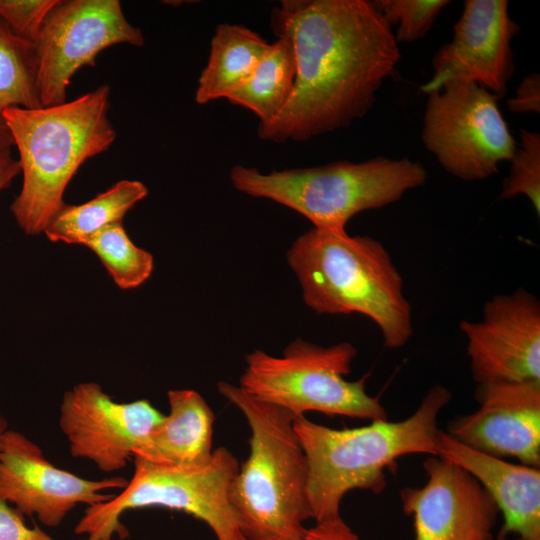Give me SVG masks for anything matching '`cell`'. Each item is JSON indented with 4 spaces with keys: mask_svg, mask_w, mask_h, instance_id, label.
Instances as JSON below:
<instances>
[{
    "mask_svg": "<svg viewBox=\"0 0 540 540\" xmlns=\"http://www.w3.org/2000/svg\"><path fill=\"white\" fill-rule=\"evenodd\" d=\"M286 256L311 310L362 314L379 327L389 349L410 340L411 306L402 276L381 242L313 227L294 241Z\"/></svg>",
    "mask_w": 540,
    "mask_h": 540,
    "instance_id": "277c9868",
    "label": "cell"
},
{
    "mask_svg": "<svg viewBox=\"0 0 540 540\" xmlns=\"http://www.w3.org/2000/svg\"><path fill=\"white\" fill-rule=\"evenodd\" d=\"M467 356L477 385L540 381V302L518 288L484 304L479 322L462 320Z\"/></svg>",
    "mask_w": 540,
    "mask_h": 540,
    "instance_id": "5bb4252c",
    "label": "cell"
},
{
    "mask_svg": "<svg viewBox=\"0 0 540 540\" xmlns=\"http://www.w3.org/2000/svg\"><path fill=\"white\" fill-rule=\"evenodd\" d=\"M35 45L14 34L0 18V149L11 150L13 140L3 113L8 108L42 107Z\"/></svg>",
    "mask_w": 540,
    "mask_h": 540,
    "instance_id": "7402d4cb",
    "label": "cell"
},
{
    "mask_svg": "<svg viewBox=\"0 0 540 540\" xmlns=\"http://www.w3.org/2000/svg\"><path fill=\"white\" fill-rule=\"evenodd\" d=\"M451 397L449 389L434 385L406 419L373 420L356 428L334 429L297 416L294 430L307 460L311 518L339 516L341 501L351 490L383 492L387 472L403 456H437V419Z\"/></svg>",
    "mask_w": 540,
    "mask_h": 540,
    "instance_id": "7a4b0ae2",
    "label": "cell"
},
{
    "mask_svg": "<svg viewBox=\"0 0 540 540\" xmlns=\"http://www.w3.org/2000/svg\"><path fill=\"white\" fill-rule=\"evenodd\" d=\"M169 413L134 450L133 457L163 466H195L212 455L215 416L205 401L191 389L167 393Z\"/></svg>",
    "mask_w": 540,
    "mask_h": 540,
    "instance_id": "ac0fdd59",
    "label": "cell"
},
{
    "mask_svg": "<svg viewBox=\"0 0 540 540\" xmlns=\"http://www.w3.org/2000/svg\"><path fill=\"white\" fill-rule=\"evenodd\" d=\"M520 142L511 159L510 173L503 180L499 199L523 195L540 215V134L522 128Z\"/></svg>",
    "mask_w": 540,
    "mask_h": 540,
    "instance_id": "cb8c5ba5",
    "label": "cell"
},
{
    "mask_svg": "<svg viewBox=\"0 0 540 540\" xmlns=\"http://www.w3.org/2000/svg\"><path fill=\"white\" fill-rule=\"evenodd\" d=\"M109 98L105 84L61 104L4 111L22 174V187L10 210L25 234L45 231L65 205V189L80 166L115 141Z\"/></svg>",
    "mask_w": 540,
    "mask_h": 540,
    "instance_id": "3957f363",
    "label": "cell"
},
{
    "mask_svg": "<svg viewBox=\"0 0 540 540\" xmlns=\"http://www.w3.org/2000/svg\"><path fill=\"white\" fill-rule=\"evenodd\" d=\"M134 473L110 500L88 506L75 533L90 539L127 536L121 516L133 509L164 507L192 515L212 530L217 540H246L230 502V487L239 462L226 447L195 466H163L133 457Z\"/></svg>",
    "mask_w": 540,
    "mask_h": 540,
    "instance_id": "52a82bcc",
    "label": "cell"
},
{
    "mask_svg": "<svg viewBox=\"0 0 540 540\" xmlns=\"http://www.w3.org/2000/svg\"><path fill=\"white\" fill-rule=\"evenodd\" d=\"M296 540H361V538L339 515L315 521L314 525L306 527Z\"/></svg>",
    "mask_w": 540,
    "mask_h": 540,
    "instance_id": "f1b7e54d",
    "label": "cell"
},
{
    "mask_svg": "<svg viewBox=\"0 0 540 540\" xmlns=\"http://www.w3.org/2000/svg\"><path fill=\"white\" fill-rule=\"evenodd\" d=\"M508 8L506 0H466L453 38L433 56L432 77L421 91L428 94L465 81L503 97L515 70L511 42L520 32Z\"/></svg>",
    "mask_w": 540,
    "mask_h": 540,
    "instance_id": "4fadbf2b",
    "label": "cell"
},
{
    "mask_svg": "<svg viewBox=\"0 0 540 540\" xmlns=\"http://www.w3.org/2000/svg\"><path fill=\"white\" fill-rule=\"evenodd\" d=\"M437 456L466 470L493 498L503 516L497 538L540 540V469L511 463L473 450L445 431L438 435Z\"/></svg>",
    "mask_w": 540,
    "mask_h": 540,
    "instance_id": "e0dca14e",
    "label": "cell"
},
{
    "mask_svg": "<svg viewBox=\"0 0 540 540\" xmlns=\"http://www.w3.org/2000/svg\"><path fill=\"white\" fill-rule=\"evenodd\" d=\"M510 112L537 113L540 112V76L534 72L525 76L519 83L514 97L507 101Z\"/></svg>",
    "mask_w": 540,
    "mask_h": 540,
    "instance_id": "83f0119b",
    "label": "cell"
},
{
    "mask_svg": "<svg viewBox=\"0 0 540 540\" xmlns=\"http://www.w3.org/2000/svg\"><path fill=\"white\" fill-rule=\"evenodd\" d=\"M163 417L147 399L119 403L98 383L82 382L64 394L59 426L72 457L111 473L133 459L134 450Z\"/></svg>",
    "mask_w": 540,
    "mask_h": 540,
    "instance_id": "7c38bea8",
    "label": "cell"
},
{
    "mask_svg": "<svg viewBox=\"0 0 540 540\" xmlns=\"http://www.w3.org/2000/svg\"><path fill=\"white\" fill-rule=\"evenodd\" d=\"M60 0H0V18L21 39L35 44L44 21Z\"/></svg>",
    "mask_w": 540,
    "mask_h": 540,
    "instance_id": "484cf974",
    "label": "cell"
},
{
    "mask_svg": "<svg viewBox=\"0 0 540 540\" xmlns=\"http://www.w3.org/2000/svg\"><path fill=\"white\" fill-rule=\"evenodd\" d=\"M147 194L148 189L142 182L120 180L85 203H65L43 234L51 242L84 245L98 231L122 222L126 213Z\"/></svg>",
    "mask_w": 540,
    "mask_h": 540,
    "instance_id": "ffe728a7",
    "label": "cell"
},
{
    "mask_svg": "<svg viewBox=\"0 0 540 540\" xmlns=\"http://www.w3.org/2000/svg\"><path fill=\"white\" fill-rule=\"evenodd\" d=\"M297 75L291 41L280 37L258 63L247 81L231 93L227 100L253 112L259 123L277 117L294 91Z\"/></svg>",
    "mask_w": 540,
    "mask_h": 540,
    "instance_id": "44dd1931",
    "label": "cell"
},
{
    "mask_svg": "<svg viewBox=\"0 0 540 540\" xmlns=\"http://www.w3.org/2000/svg\"><path fill=\"white\" fill-rule=\"evenodd\" d=\"M116 476L90 480L57 468L24 434L7 430L0 447V499L48 527L59 526L78 504L110 500L108 489L126 487Z\"/></svg>",
    "mask_w": 540,
    "mask_h": 540,
    "instance_id": "8fae6325",
    "label": "cell"
},
{
    "mask_svg": "<svg viewBox=\"0 0 540 540\" xmlns=\"http://www.w3.org/2000/svg\"><path fill=\"white\" fill-rule=\"evenodd\" d=\"M84 246L98 256L114 283L121 289L136 288L152 274L153 256L131 241L122 222L98 231Z\"/></svg>",
    "mask_w": 540,
    "mask_h": 540,
    "instance_id": "603a6c76",
    "label": "cell"
},
{
    "mask_svg": "<svg viewBox=\"0 0 540 540\" xmlns=\"http://www.w3.org/2000/svg\"><path fill=\"white\" fill-rule=\"evenodd\" d=\"M20 174L17 159L11 155V150L0 149V192L7 189Z\"/></svg>",
    "mask_w": 540,
    "mask_h": 540,
    "instance_id": "f546056e",
    "label": "cell"
},
{
    "mask_svg": "<svg viewBox=\"0 0 540 540\" xmlns=\"http://www.w3.org/2000/svg\"><path fill=\"white\" fill-rule=\"evenodd\" d=\"M497 540H506V538H497Z\"/></svg>",
    "mask_w": 540,
    "mask_h": 540,
    "instance_id": "d6a6232c",
    "label": "cell"
},
{
    "mask_svg": "<svg viewBox=\"0 0 540 540\" xmlns=\"http://www.w3.org/2000/svg\"><path fill=\"white\" fill-rule=\"evenodd\" d=\"M357 349L349 342L328 347L296 339L276 357L262 350L246 355L239 387L250 396L296 416L308 411L366 420L388 419L377 397L366 391L367 375L349 381Z\"/></svg>",
    "mask_w": 540,
    "mask_h": 540,
    "instance_id": "ba28073f",
    "label": "cell"
},
{
    "mask_svg": "<svg viewBox=\"0 0 540 540\" xmlns=\"http://www.w3.org/2000/svg\"><path fill=\"white\" fill-rule=\"evenodd\" d=\"M478 408L447 425L449 436L484 454L540 467V381L477 385Z\"/></svg>",
    "mask_w": 540,
    "mask_h": 540,
    "instance_id": "2e32d148",
    "label": "cell"
},
{
    "mask_svg": "<svg viewBox=\"0 0 540 540\" xmlns=\"http://www.w3.org/2000/svg\"><path fill=\"white\" fill-rule=\"evenodd\" d=\"M421 139L443 169L464 181L499 172L516 148L496 95L474 82L457 81L427 94Z\"/></svg>",
    "mask_w": 540,
    "mask_h": 540,
    "instance_id": "9c48e42d",
    "label": "cell"
},
{
    "mask_svg": "<svg viewBox=\"0 0 540 540\" xmlns=\"http://www.w3.org/2000/svg\"><path fill=\"white\" fill-rule=\"evenodd\" d=\"M0 540H54L38 526L28 527L24 515L0 499Z\"/></svg>",
    "mask_w": 540,
    "mask_h": 540,
    "instance_id": "4316f807",
    "label": "cell"
},
{
    "mask_svg": "<svg viewBox=\"0 0 540 540\" xmlns=\"http://www.w3.org/2000/svg\"><path fill=\"white\" fill-rule=\"evenodd\" d=\"M84 540H103V539H90V538H86Z\"/></svg>",
    "mask_w": 540,
    "mask_h": 540,
    "instance_id": "1f68e13d",
    "label": "cell"
},
{
    "mask_svg": "<svg viewBox=\"0 0 540 540\" xmlns=\"http://www.w3.org/2000/svg\"><path fill=\"white\" fill-rule=\"evenodd\" d=\"M218 391L251 430L250 454L230 487V502L246 540H296L311 518L308 467L290 411L221 381Z\"/></svg>",
    "mask_w": 540,
    "mask_h": 540,
    "instance_id": "5b68a950",
    "label": "cell"
},
{
    "mask_svg": "<svg viewBox=\"0 0 540 540\" xmlns=\"http://www.w3.org/2000/svg\"><path fill=\"white\" fill-rule=\"evenodd\" d=\"M294 49V91L281 113L259 123L261 140L306 141L342 129L373 106L401 53L373 1L283 0L270 14Z\"/></svg>",
    "mask_w": 540,
    "mask_h": 540,
    "instance_id": "6da1fadb",
    "label": "cell"
},
{
    "mask_svg": "<svg viewBox=\"0 0 540 540\" xmlns=\"http://www.w3.org/2000/svg\"><path fill=\"white\" fill-rule=\"evenodd\" d=\"M423 467L426 483L400 492L403 511L413 518L414 540H494L499 510L476 478L439 456Z\"/></svg>",
    "mask_w": 540,
    "mask_h": 540,
    "instance_id": "9a60e30c",
    "label": "cell"
},
{
    "mask_svg": "<svg viewBox=\"0 0 540 540\" xmlns=\"http://www.w3.org/2000/svg\"><path fill=\"white\" fill-rule=\"evenodd\" d=\"M270 45L242 25H218L211 39L208 62L198 79L196 103L227 99L247 81Z\"/></svg>",
    "mask_w": 540,
    "mask_h": 540,
    "instance_id": "d6986e66",
    "label": "cell"
},
{
    "mask_svg": "<svg viewBox=\"0 0 540 540\" xmlns=\"http://www.w3.org/2000/svg\"><path fill=\"white\" fill-rule=\"evenodd\" d=\"M8 430L7 421L0 410V447L4 433Z\"/></svg>",
    "mask_w": 540,
    "mask_h": 540,
    "instance_id": "4dcf8cb0",
    "label": "cell"
},
{
    "mask_svg": "<svg viewBox=\"0 0 540 540\" xmlns=\"http://www.w3.org/2000/svg\"><path fill=\"white\" fill-rule=\"evenodd\" d=\"M124 43L142 46L144 37L126 19L119 0H60L34 44L42 107L67 101L73 75L83 66L95 67L102 50Z\"/></svg>",
    "mask_w": 540,
    "mask_h": 540,
    "instance_id": "30bf717a",
    "label": "cell"
},
{
    "mask_svg": "<svg viewBox=\"0 0 540 540\" xmlns=\"http://www.w3.org/2000/svg\"><path fill=\"white\" fill-rule=\"evenodd\" d=\"M427 178V170L419 161L382 156L358 163L338 161L269 173L242 165L230 171L236 190L288 207L314 228L328 230H345L356 214L400 200Z\"/></svg>",
    "mask_w": 540,
    "mask_h": 540,
    "instance_id": "8992f818",
    "label": "cell"
},
{
    "mask_svg": "<svg viewBox=\"0 0 540 540\" xmlns=\"http://www.w3.org/2000/svg\"><path fill=\"white\" fill-rule=\"evenodd\" d=\"M383 18L392 27L398 44L412 43L429 32L448 0H376L373 1Z\"/></svg>",
    "mask_w": 540,
    "mask_h": 540,
    "instance_id": "d4e9b609",
    "label": "cell"
}]
</instances>
